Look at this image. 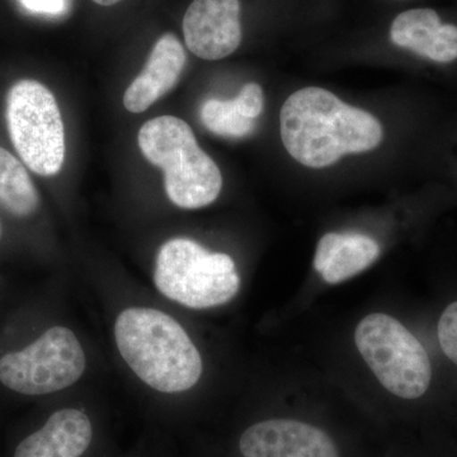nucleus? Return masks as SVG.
I'll use <instances>...</instances> for the list:
<instances>
[{"instance_id":"obj_18","label":"nucleus","mask_w":457,"mask_h":457,"mask_svg":"<svg viewBox=\"0 0 457 457\" xmlns=\"http://www.w3.org/2000/svg\"><path fill=\"white\" fill-rule=\"evenodd\" d=\"M21 3L35 13L60 14L66 8V0H21Z\"/></svg>"},{"instance_id":"obj_15","label":"nucleus","mask_w":457,"mask_h":457,"mask_svg":"<svg viewBox=\"0 0 457 457\" xmlns=\"http://www.w3.org/2000/svg\"><path fill=\"white\" fill-rule=\"evenodd\" d=\"M201 121L212 134L225 137H245L255 129V120L240 112L234 99H209L201 107Z\"/></svg>"},{"instance_id":"obj_17","label":"nucleus","mask_w":457,"mask_h":457,"mask_svg":"<svg viewBox=\"0 0 457 457\" xmlns=\"http://www.w3.org/2000/svg\"><path fill=\"white\" fill-rule=\"evenodd\" d=\"M240 112L248 119L255 120L262 113L264 107L263 89L257 83H248L243 87L239 95L234 98Z\"/></svg>"},{"instance_id":"obj_2","label":"nucleus","mask_w":457,"mask_h":457,"mask_svg":"<svg viewBox=\"0 0 457 457\" xmlns=\"http://www.w3.org/2000/svg\"><path fill=\"white\" fill-rule=\"evenodd\" d=\"M114 338L135 375L158 392H186L203 375L196 345L179 321L163 312L126 309L114 324Z\"/></svg>"},{"instance_id":"obj_11","label":"nucleus","mask_w":457,"mask_h":457,"mask_svg":"<svg viewBox=\"0 0 457 457\" xmlns=\"http://www.w3.org/2000/svg\"><path fill=\"white\" fill-rule=\"evenodd\" d=\"M185 65L186 51L179 37L165 33L156 41L141 73L126 89L123 106L131 113L145 112L176 86Z\"/></svg>"},{"instance_id":"obj_9","label":"nucleus","mask_w":457,"mask_h":457,"mask_svg":"<svg viewBox=\"0 0 457 457\" xmlns=\"http://www.w3.org/2000/svg\"><path fill=\"white\" fill-rule=\"evenodd\" d=\"M245 457H339L326 432L293 420H270L249 427L239 441Z\"/></svg>"},{"instance_id":"obj_14","label":"nucleus","mask_w":457,"mask_h":457,"mask_svg":"<svg viewBox=\"0 0 457 457\" xmlns=\"http://www.w3.org/2000/svg\"><path fill=\"white\" fill-rule=\"evenodd\" d=\"M0 204L18 218L31 216L40 204L37 189L25 165L0 147Z\"/></svg>"},{"instance_id":"obj_6","label":"nucleus","mask_w":457,"mask_h":457,"mask_svg":"<svg viewBox=\"0 0 457 457\" xmlns=\"http://www.w3.org/2000/svg\"><path fill=\"white\" fill-rule=\"evenodd\" d=\"M7 125L14 149L27 167L55 176L65 161V130L53 92L37 80H20L7 96Z\"/></svg>"},{"instance_id":"obj_20","label":"nucleus","mask_w":457,"mask_h":457,"mask_svg":"<svg viewBox=\"0 0 457 457\" xmlns=\"http://www.w3.org/2000/svg\"><path fill=\"white\" fill-rule=\"evenodd\" d=\"M0 237H2V224H0Z\"/></svg>"},{"instance_id":"obj_4","label":"nucleus","mask_w":457,"mask_h":457,"mask_svg":"<svg viewBox=\"0 0 457 457\" xmlns=\"http://www.w3.org/2000/svg\"><path fill=\"white\" fill-rule=\"evenodd\" d=\"M154 282L165 297L192 309L224 305L240 288L233 258L186 237L168 240L159 249Z\"/></svg>"},{"instance_id":"obj_1","label":"nucleus","mask_w":457,"mask_h":457,"mask_svg":"<svg viewBox=\"0 0 457 457\" xmlns=\"http://www.w3.org/2000/svg\"><path fill=\"white\" fill-rule=\"evenodd\" d=\"M288 154L309 168H326L343 155L380 145L383 126L368 111L350 106L329 90L308 87L286 99L279 113Z\"/></svg>"},{"instance_id":"obj_10","label":"nucleus","mask_w":457,"mask_h":457,"mask_svg":"<svg viewBox=\"0 0 457 457\" xmlns=\"http://www.w3.org/2000/svg\"><path fill=\"white\" fill-rule=\"evenodd\" d=\"M390 40L418 59L440 66L457 62V23L446 20L437 9H407L394 18Z\"/></svg>"},{"instance_id":"obj_12","label":"nucleus","mask_w":457,"mask_h":457,"mask_svg":"<svg viewBox=\"0 0 457 457\" xmlns=\"http://www.w3.org/2000/svg\"><path fill=\"white\" fill-rule=\"evenodd\" d=\"M92 437V423L84 411L62 409L18 445L14 457H82Z\"/></svg>"},{"instance_id":"obj_16","label":"nucleus","mask_w":457,"mask_h":457,"mask_svg":"<svg viewBox=\"0 0 457 457\" xmlns=\"http://www.w3.org/2000/svg\"><path fill=\"white\" fill-rule=\"evenodd\" d=\"M437 335L445 356L457 366V302L450 303L442 312Z\"/></svg>"},{"instance_id":"obj_13","label":"nucleus","mask_w":457,"mask_h":457,"mask_svg":"<svg viewBox=\"0 0 457 457\" xmlns=\"http://www.w3.org/2000/svg\"><path fill=\"white\" fill-rule=\"evenodd\" d=\"M378 255L380 246L372 237L329 233L319 240L314 269L328 284H339L368 269Z\"/></svg>"},{"instance_id":"obj_3","label":"nucleus","mask_w":457,"mask_h":457,"mask_svg":"<svg viewBox=\"0 0 457 457\" xmlns=\"http://www.w3.org/2000/svg\"><path fill=\"white\" fill-rule=\"evenodd\" d=\"M137 143L146 161L163 170L165 192L176 206L201 209L220 195L221 171L198 145L187 122L156 117L141 126Z\"/></svg>"},{"instance_id":"obj_19","label":"nucleus","mask_w":457,"mask_h":457,"mask_svg":"<svg viewBox=\"0 0 457 457\" xmlns=\"http://www.w3.org/2000/svg\"><path fill=\"white\" fill-rule=\"evenodd\" d=\"M93 2L97 3L99 5H104V7H110V5L117 4L121 0H93Z\"/></svg>"},{"instance_id":"obj_8","label":"nucleus","mask_w":457,"mask_h":457,"mask_svg":"<svg viewBox=\"0 0 457 457\" xmlns=\"http://www.w3.org/2000/svg\"><path fill=\"white\" fill-rule=\"evenodd\" d=\"M186 46L204 60H220L242 42L239 0H194L183 18Z\"/></svg>"},{"instance_id":"obj_5","label":"nucleus","mask_w":457,"mask_h":457,"mask_svg":"<svg viewBox=\"0 0 457 457\" xmlns=\"http://www.w3.org/2000/svg\"><path fill=\"white\" fill-rule=\"evenodd\" d=\"M354 341L385 389L403 399L425 395L432 380L431 361L400 321L386 314L368 315L357 326Z\"/></svg>"},{"instance_id":"obj_7","label":"nucleus","mask_w":457,"mask_h":457,"mask_svg":"<svg viewBox=\"0 0 457 457\" xmlns=\"http://www.w3.org/2000/svg\"><path fill=\"white\" fill-rule=\"evenodd\" d=\"M87 359L74 332L53 327L22 351L0 359V383L25 395H46L77 383Z\"/></svg>"}]
</instances>
